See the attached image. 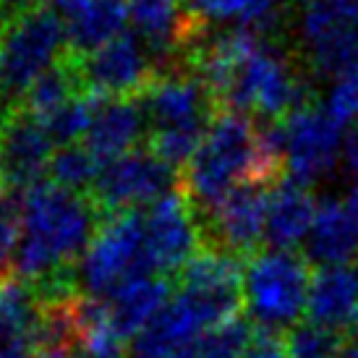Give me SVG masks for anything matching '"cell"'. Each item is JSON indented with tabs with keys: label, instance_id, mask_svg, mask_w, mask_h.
Segmentation results:
<instances>
[{
	"label": "cell",
	"instance_id": "ac0fdd59",
	"mask_svg": "<svg viewBox=\"0 0 358 358\" xmlns=\"http://www.w3.org/2000/svg\"><path fill=\"white\" fill-rule=\"evenodd\" d=\"M319 201L306 183L299 180H278L269 189L267 207V228L264 241L269 249L296 251L299 243H306L308 230L314 225Z\"/></svg>",
	"mask_w": 358,
	"mask_h": 358
},
{
	"label": "cell",
	"instance_id": "4dcf8cb0",
	"mask_svg": "<svg viewBox=\"0 0 358 358\" xmlns=\"http://www.w3.org/2000/svg\"><path fill=\"white\" fill-rule=\"evenodd\" d=\"M246 358H290L288 348H285V340H280V335L272 332H259L254 343H251Z\"/></svg>",
	"mask_w": 358,
	"mask_h": 358
},
{
	"label": "cell",
	"instance_id": "4316f807",
	"mask_svg": "<svg viewBox=\"0 0 358 358\" xmlns=\"http://www.w3.org/2000/svg\"><path fill=\"white\" fill-rule=\"evenodd\" d=\"M94 105H97V94H79L66 105L60 108L52 118H48L42 126L48 129V134L52 136L55 144L66 147V144H79V139L87 136L92 123V115H94Z\"/></svg>",
	"mask_w": 358,
	"mask_h": 358
},
{
	"label": "cell",
	"instance_id": "7402d4cb",
	"mask_svg": "<svg viewBox=\"0 0 358 358\" xmlns=\"http://www.w3.org/2000/svg\"><path fill=\"white\" fill-rule=\"evenodd\" d=\"M126 24H131L126 0H92L87 8L66 19L69 52L81 58L100 50L102 45L126 34Z\"/></svg>",
	"mask_w": 358,
	"mask_h": 358
},
{
	"label": "cell",
	"instance_id": "f35d334b",
	"mask_svg": "<svg viewBox=\"0 0 358 358\" xmlns=\"http://www.w3.org/2000/svg\"><path fill=\"white\" fill-rule=\"evenodd\" d=\"M350 204H353V207H356V212H358V180H356V186H353V191H350Z\"/></svg>",
	"mask_w": 358,
	"mask_h": 358
},
{
	"label": "cell",
	"instance_id": "484cf974",
	"mask_svg": "<svg viewBox=\"0 0 358 358\" xmlns=\"http://www.w3.org/2000/svg\"><path fill=\"white\" fill-rule=\"evenodd\" d=\"M254 338L257 335L251 332V322L236 314L209 327L196 343V353L201 358H246Z\"/></svg>",
	"mask_w": 358,
	"mask_h": 358
},
{
	"label": "cell",
	"instance_id": "ba28073f",
	"mask_svg": "<svg viewBox=\"0 0 358 358\" xmlns=\"http://www.w3.org/2000/svg\"><path fill=\"white\" fill-rule=\"evenodd\" d=\"M176 180V168L162 162L152 150H134L102 168L92 189V201L97 212L105 209L108 215L136 212V207H152L162 196L173 194Z\"/></svg>",
	"mask_w": 358,
	"mask_h": 358
},
{
	"label": "cell",
	"instance_id": "d6a6232c",
	"mask_svg": "<svg viewBox=\"0 0 358 358\" xmlns=\"http://www.w3.org/2000/svg\"><path fill=\"white\" fill-rule=\"evenodd\" d=\"M21 358H73L69 345H37Z\"/></svg>",
	"mask_w": 358,
	"mask_h": 358
},
{
	"label": "cell",
	"instance_id": "83f0119b",
	"mask_svg": "<svg viewBox=\"0 0 358 358\" xmlns=\"http://www.w3.org/2000/svg\"><path fill=\"white\" fill-rule=\"evenodd\" d=\"M338 332L319 327L314 322H301L299 327L290 329L285 348L290 358H335L340 350Z\"/></svg>",
	"mask_w": 358,
	"mask_h": 358
},
{
	"label": "cell",
	"instance_id": "9a60e30c",
	"mask_svg": "<svg viewBox=\"0 0 358 358\" xmlns=\"http://www.w3.org/2000/svg\"><path fill=\"white\" fill-rule=\"evenodd\" d=\"M134 34L147 42L155 66L173 58L176 52L199 37L204 27H196L186 16L183 0H126Z\"/></svg>",
	"mask_w": 358,
	"mask_h": 358
},
{
	"label": "cell",
	"instance_id": "9c48e42d",
	"mask_svg": "<svg viewBox=\"0 0 358 358\" xmlns=\"http://www.w3.org/2000/svg\"><path fill=\"white\" fill-rule=\"evenodd\" d=\"M301 42L322 76L358 66V0H308L301 16Z\"/></svg>",
	"mask_w": 358,
	"mask_h": 358
},
{
	"label": "cell",
	"instance_id": "e575fe53",
	"mask_svg": "<svg viewBox=\"0 0 358 358\" xmlns=\"http://www.w3.org/2000/svg\"><path fill=\"white\" fill-rule=\"evenodd\" d=\"M29 350H16V348H10L6 340L0 338V358H21V356H27Z\"/></svg>",
	"mask_w": 358,
	"mask_h": 358
},
{
	"label": "cell",
	"instance_id": "30bf717a",
	"mask_svg": "<svg viewBox=\"0 0 358 358\" xmlns=\"http://www.w3.org/2000/svg\"><path fill=\"white\" fill-rule=\"evenodd\" d=\"M76 60L84 87L97 97H134L150 87L155 76V58L139 34H120L90 55H71Z\"/></svg>",
	"mask_w": 358,
	"mask_h": 358
},
{
	"label": "cell",
	"instance_id": "d4e9b609",
	"mask_svg": "<svg viewBox=\"0 0 358 358\" xmlns=\"http://www.w3.org/2000/svg\"><path fill=\"white\" fill-rule=\"evenodd\" d=\"M102 168H105V162L84 141H79V144H66V147L55 150L48 176H50L52 183H58L60 189L81 194V191L94 189Z\"/></svg>",
	"mask_w": 358,
	"mask_h": 358
},
{
	"label": "cell",
	"instance_id": "cb8c5ba5",
	"mask_svg": "<svg viewBox=\"0 0 358 358\" xmlns=\"http://www.w3.org/2000/svg\"><path fill=\"white\" fill-rule=\"evenodd\" d=\"M81 87L84 81L79 76V69H76V60L66 58L63 63H58L55 69H50L48 73H42L40 79L31 84L29 90L21 94V102L29 115L45 123L48 118H52L60 108H66L73 97L81 94Z\"/></svg>",
	"mask_w": 358,
	"mask_h": 358
},
{
	"label": "cell",
	"instance_id": "5b68a950",
	"mask_svg": "<svg viewBox=\"0 0 358 358\" xmlns=\"http://www.w3.org/2000/svg\"><path fill=\"white\" fill-rule=\"evenodd\" d=\"M141 275H157L147 251V228L141 212L108 215L79 259V285L84 296L108 299L113 290Z\"/></svg>",
	"mask_w": 358,
	"mask_h": 358
},
{
	"label": "cell",
	"instance_id": "3957f363",
	"mask_svg": "<svg viewBox=\"0 0 358 358\" xmlns=\"http://www.w3.org/2000/svg\"><path fill=\"white\" fill-rule=\"evenodd\" d=\"M100 212L92 199L42 180L19 196L21 241L13 269L16 278L42 285L66 275L71 262H79L97 233Z\"/></svg>",
	"mask_w": 358,
	"mask_h": 358
},
{
	"label": "cell",
	"instance_id": "2e32d148",
	"mask_svg": "<svg viewBox=\"0 0 358 358\" xmlns=\"http://www.w3.org/2000/svg\"><path fill=\"white\" fill-rule=\"evenodd\" d=\"M147 129V113L134 97H97L84 144L108 165L136 150Z\"/></svg>",
	"mask_w": 358,
	"mask_h": 358
},
{
	"label": "cell",
	"instance_id": "e0dca14e",
	"mask_svg": "<svg viewBox=\"0 0 358 358\" xmlns=\"http://www.w3.org/2000/svg\"><path fill=\"white\" fill-rule=\"evenodd\" d=\"M306 259L319 267H345L358 257V212L350 199L319 201L306 238Z\"/></svg>",
	"mask_w": 358,
	"mask_h": 358
},
{
	"label": "cell",
	"instance_id": "6da1fadb",
	"mask_svg": "<svg viewBox=\"0 0 358 358\" xmlns=\"http://www.w3.org/2000/svg\"><path fill=\"white\" fill-rule=\"evenodd\" d=\"M196 76L209 94L243 115L288 118L303 102V84L288 58L257 29H230L194 52Z\"/></svg>",
	"mask_w": 358,
	"mask_h": 358
},
{
	"label": "cell",
	"instance_id": "ffe728a7",
	"mask_svg": "<svg viewBox=\"0 0 358 358\" xmlns=\"http://www.w3.org/2000/svg\"><path fill=\"white\" fill-rule=\"evenodd\" d=\"M71 314V353L73 358H131V348L120 335L108 303L92 296H73Z\"/></svg>",
	"mask_w": 358,
	"mask_h": 358
},
{
	"label": "cell",
	"instance_id": "836d02e7",
	"mask_svg": "<svg viewBox=\"0 0 358 358\" xmlns=\"http://www.w3.org/2000/svg\"><path fill=\"white\" fill-rule=\"evenodd\" d=\"M48 3H50V8L55 10V13H63V16L69 19L73 13H79L81 8H87L92 0H48Z\"/></svg>",
	"mask_w": 358,
	"mask_h": 358
},
{
	"label": "cell",
	"instance_id": "8992f818",
	"mask_svg": "<svg viewBox=\"0 0 358 358\" xmlns=\"http://www.w3.org/2000/svg\"><path fill=\"white\" fill-rule=\"evenodd\" d=\"M69 50L66 21L50 6H37L8 21L0 31V58L10 94H24L42 73L55 69Z\"/></svg>",
	"mask_w": 358,
	"mask_h": 358
},
{
	"label": "cell",
	"instance_id": "277c9868",
	"mask_svg": "<svg viewBox=\"0 0 358 358\" xmlns=\"http://www.w3.org/2000/svg\"><path fill=\"white\" fill-rule=\"evenodd\" d=\"M308 259L299 251H259L243 267L241 301L259 332H290L299 327L311 290Z\"/></svg>",
	"mask_w": 358,
	"mask_h": 358
},
{
	"label": "cell",
	"instance_id": "44dd1931",
	"mask_svg": "<svg viewBox=\"0 0 358 358\" xmlns=\"http://www.w3.org/2000/svg\"><path fill=\"white\" fill-rule=\"evenodd\" d=\"M170 299L173 296L168 280L159 275H141L113 290L105 303L115 329L126 340H134L159 317V311L168 306Z\"/></svg>",
	"mask_w": 358,
	"mask_h": 358
},
{
	"label": "cell",
	"instance_id": "52a82bcc",
	"mask_svg": "<svg viewBox=\"0 0 358 358\" xmlns=\"http://www.w3.org/2000/svg\"><path fill=\"white\" fill-rule=\"evenodd\" d=\"M280 139H282V157L290 178L299 183L329 176L340 165L345 152V129L329 118V113L317 105H301L288 118H282Z\"/></svg>",
	"mask_w": 358,
	"mask_h": 358
},
{
	"label": "cell",
	"instance_id": "d590c367",
	"mask_svg": "<svg viewBox=\"0 0 358 358\" xmlns=\"http://www.w3.org/2000/svg\"><path fill=\"white\" fill-rule=\"evenodd\" d=\"M335 358H358V343H343Z\"/></svg>",
	"mask_w": 358,
	"mask_h": 358
},
{
	"label": "cell",
	"instance_id": "4fadbf2b",
	"mask_svg": "<svg viewBox=\"0 0 358 358\" xmlns=\"http://www.w3.org/2000/svg\"><path fill=\"white\" fill-rule=\"evenodd\" d=\"M55 141L27 110H13L0 126V178L8 189L24 191L42 183L50 170Z\"/></svg>",
	"mask_w": 358,
	"mask_h": 358
},
{
	"label": "cell",
	"instance_id": "b9f144b4",
	"mask_svg": "<svg viewBox=\"0 0 358 358\" xmlns=\"http://www.w3.org/2000/svg\"><path fill=\"white\" fill-rule=\"evenodd\" d=\"M296 3H303V6H306V3H308V0H296Z\"/></svg>",
	"mask_w": 358,
	"mask_h": 358
},
{
	"label": "cell",
	"instance_id": "1f68e13d",
	"mask_svg": "<svg viewBox=\"0 0 358 358\" xmlns=\"http://www.w3.org/2000/svg\"><path fill=\"white\" fill-rule=\"evenodd\" d=\"M343 162L350 170V176L358 180V126L348 131L345 136V152H343Z\"/></svg>",
	"mask_w": 358,
	"mask_h": 358
},
{
	"label": "cell",
	"instance_id": "8fae6325",
	"mask_svg": "<svg viewBox=\"0 0 358 358\" xmlns=\"http://www.w3.org/2000/svg\"><path fill=\"white\" fill-rule=\"evenodd\" d=\"M144 228L150 262L159 275H180L183 267L199 254V222L194 217V207L186 194L173 191L155 201L144 215Z\"/></svg>",
	"mask_w": 358,
	"mask_h": 358
},
{
	"label": "cell",
	"instance_id": "f1b7e54d",
	"mask_svg": "<svg viewBox=\"0 0 358 358\" xmlns=\"http://www.w3.org/2000/svg\"><path fill=\"white\" fill-rule=\"evenodd\" d=\"M322 108L329 113V118L343 129L358 126V66L345 71L332 79V87L327 92V100Z\"/></svg>",
	"mask_w": 358,
	"mask_h": 358
},
{
	"label": "cell",
	"instance_id": "f546056e",
	"mask_svg": "<svg viewBox=\"0 0 358 358\" xmlns=\"http://www.w3.org/2000/svg\"><path fill=\"white\" fill-rule=\"evenodd\" d=\"M21 241L19 199L6 196L0 201V280L6 278V269L13 267V257Z\"/></svg>",
	"mask_w": 358,
	"mask_h": 358
},
{
	"label": "cell",
	"instance_id": "d6986e66",
	"mask_svg": "<svg viewBox=\"0 0 358 358\" xmlns=\"http://www.w3.org/2000/svg\"><path fill=\"white\" fill-rule=\"evenodd\" d=\"M308 322L332 332L356 324L358 319V269L319 267L311 278L308 290Z\"/></svg>",
	"mask_w": 358,
	"mask_h": 358
},
{
	"label": "cell",
	"instance_id": "60d3db41",
	"mask_svg": "<svg viewBox=\"0 0 358 358\" xmlns=\"http://www.w3.org/2000/svg\"><path fill=\"white\" fill-rule=\"evenodd\" d=\"M353 329H356V338H358V319H356V324H353Z\"/></svg>",
	"mask_w": 358,
	"mask_h": 358
},
{
	"label": "cell",
	"instance_id": "ab89813d",
	"mask_svg": "<svg viewBox=\"0 0 358 358\" xmlns=\"http://www.w3.org/2000/svg\"><path fill=\"white\" fill-rule=\"evenodd\" d=\"M6 196H8V186H6V183H3V178H0V201L6 199Z\"/></svg>",
	"mask_w": 358,
	"mask_h": 358
},
{
	"label": "cell",
	"instance_id": "7a4b0ae2",
	"mask_svg": "<svg viewBox=\"0 0 358 358\" xmlns=\"http://www.w3.org/2000/svg\"><path fill=\"white\" fill-rule=\"evenodd\" d=\"M285 168L280 126H257L249 115L220 110L186 173V199L194 209L212 212L246 183L275 186Z\"/></svg>",
	"mask_w": 358,
	"mask_h": 358
},
{
	"label": "cell",
	"instance_id": "5bb4252c",
	"mask_svg": "<svg viewBox=\"0 0 358 358\" xmlns=\"http://www.w3.org/2000/svg\"><path fill=\"white\" fill-rule=\"evenodd\" d=\"M267 207L269 189L264 183H246L233 191L225 201H220L209 212L217 249L238 259L241 254H251L259 241L264 238Z\"/></svg>",
	"mask_w": 358,
	"mask_h": 358
},
{
	"label": "cell",
	"instance_id": "8d00e7d4",
	"mask_svg": "<svg viewBox=\"0 0 358 358\" xmlns=\"http://www.w3.org/2000/svg\"><path fill=\"white\" fill-rule=\"evenodd\" d=\"M165 358H201V356L196 353V345H194V348L176 350V353H170V356H165Z\"/></svg>",
	"mask_w": 358,
	"mask_h": 358
},
{
	"label": "cell",
	"instance_id": "603a6c76",
	"mask_svg": "<svg viewBox=\"0 0 358 358\" xmlns=\"http://www.w3.org/2000/svg\"><path fill=\"white\" fill-rule=\"evenodd\" d=\"M280 0H183L194 24H238L243 29L264 31L278 16Z\"/></svg>",
	"mask_w": 358,
	"mask_h": 358
},
{
	"label": "cell",
	"instance_id": "7c38bea8",
	"mask_svg": "<svg viewBox=\"0 0 358 358\" xmlns=\"http://www.w3.org/2000/svg\"><path fill=\"white\" fill-rule=\"evenodd\" d=\"M212 94L194 73H165L141 92L150 134L162 131H207L212 123Z\"/></svg>",
	"mask_w": 358,
	"mask_h": 358
},
{
	"label": "cell",
	"instance_id": "74e56055",
	"mask_svg": "<svg viewBox=\"0 0 358 358\" xmlns=\"http://www.w3.org/2000/svg\"><path fill=\"white\" fill-rule=\"evenodd\" d=\"M3 90H8V87H6V69H3V58H0V94Z\"/></svg>",
	"mask_w": 358,
	"mask_h": 358
}]
</instances>
